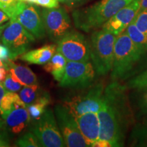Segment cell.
I'll use <instances>...</instances> for the list:
<instances>
[{"label":"cell","instance_id":"836d02e7","mask_svg":"<svg viewBox=\"0 0 147 147\" xmlns=\"http://www.w3.org/2000/svg\"><path fill=\"white\" fill-rule=\"evenodd\" d=\"M10 20V17L8 16L4 11L0 9V25H2L5 22L8 21Z\"/></svg>","mask_w":147,"mask_h":147},{"label":"cell","instance_id":"8992f818","mask_svg":"<svg viewBox=\"0 0 147 147\" xmlns=\"http://www.w3.org/2000/svg\"><path fill=\"white\" fill-rule=\"evenodd\" d=\"M29 129L38 138L41 146H66L54 113L50 108L46 109L40 119L33 120Z\"/></svg>","mask_w":147,"mask_h":147},{"label":"cell","instance_id":"d4e9b609","mask_svg":"<svg viewBox=\"0 0 147 147\" xmlns=\"http://www.w3.org/2000/svg\"><path fill=\"white\" fill-rule=\"evenodd\" d=\"M129 89H138L147 87V68L137 76L131 78L127 83Z\"/></svg>","mask_w":147,"mask_h":147},{"label":"cell","instance_id":"f546056e","mask_svg":"<svg viewBox=\"0 0 147 147\" xmlns=\"http://www.w3.org/2000/svg\"><path fill=\"white\" fill-rule=\"evenodd\" d=\"M59 0H38L36 4L45 8H54L59 7Z\"/></svg>","mask_w":147,"mask_h":147},{"label":"cell","instance_id":"d6986e66","mask_svg":"<svg viewBox=\"0 0 147 147\" xmlns=\"http://www.w3.org/2000/svg\"><path fill=\"white\" fill-rule=\"evenodd\" d=\"M67 61L61 53L58 51L53 55L51 60L46 63L44 69L51 73L57 81L59 82L63 76L64 70Z\"/></svg>","mask_w":147,"mask_h":147},{"label":"cell","instance_id":"9c48e42d","mask_svg":"<svg viewBox=\"0 0 147 147\" xmlns=\"http://www.w3.org/2000/svg\"><path fill=\"white\" fill-rule=\"evenodd\" d=\"M1 40L10 49L14 60L27 52L36 38L17 21L10 19L3 29Z\"/></svg>","mask_w":147,"mask_h":147},{"label":"cell","instance_id":"83f0119b","mask_svg":"<svg viewBox=\"0 0 147 147\" xmlns=\"http://www.w3.org/2000/svg\"><path fill=\"white\" fill-rule=\"evenodd\" d=\"M133 134L138 136L136 140L140 146H147V126L140 125Z\"/></svg>","mask_w":147,"mask_h":147},{"label":"cell","instance_id":"ffe728a7","mask_svg":"<svg viewBox=\"0 0 147 147\" xmlns=\"http://www.w3.org/2000/svg\"><path fill=\"white\" fill-rule=\"evenodd\" d=\"M125 32L141 52L147 56V36L139 30L134 21L127 27Z\"/></svg>","mask_w":147,"mask_h":147},{"label":"cell","instance_id":"60d3db41","mask_svg":"<svg viewBox=\"0 0 147 147\" xmlns=\"http://www.w3.org/2000/svg\"><path fill=\"white\" fill-rule=\"evenodd\" d=\"M0 67H5V65H4V61L2 59H0Z\"/></svg>","mask_w":147,"mask_h":147},{"label":"cell","instance_id":"5bb4252c","mask_svg":"<svg viewBox=\"0 0 147 147\" xmlns=\"http://www.w3.org/2000/svg\"><path fill=\"white\" fill-rule=\"evenodd\" d=\"M80 131L89 146L100 138V123L96 113H87L74 117Z\"/></svg>","mask_w":147,"mask_h":147},{"label":"cell","instance_id":"2e32d148","mask_svg":"<svg viewBox=\"0 0 147 147\" xmlns=\"http://www.w3.org/2000/svg\"><path fill=\"white\" fill-rule=\"evenodd\" d=\"M4 65L7 72L10 73L12 78L23 86H30L37 84L36 75L29 67L16 65L12 62V60L4 61Z\"/></svg>","mask_w":147,"mask_h":147},{"label":"cell","instance_id":"cb8c5ba5","mask_svg":"<svg viewBox=\"0 0 147 147\" xmlns=\"http://www.w3.org/2000/svg\"><path fill=\"white\" fill-rule=\"evenodd\" d=\"M16 146L23 147H38L41 146L38 138L32 131L27 132L20 137L16 142Z\"/></svg>","mask_w":147,"mask_h":147},{"label":"cell","instance_id":"9a60e30c","mask_svg":"<svg viewBox=\"0 0 147 147\" xmlns=\"http://www.w3.org/2000/svg\"><path fill=\"white\" fill-rule=\"evenodd\" d=\"M1 116L8 131L14 134L21 133L32 119L27 107L13 108Z\"/></svg>","mask_w":147,"mask_h":147},{"label":"cell","instance_id":"30bf717a","mask_svg":"<svg viewBox=\"0 0 147 147\" xmlns=\"http://www.w3.org/2000/svg\"><path fill=\"white\" fill-rule=\"evenodd\" d=\"M55 115L66 146H89L80 131L75 117L68 108L65 105L57 104L55 106Z\"/></svg>","mask_w":147,"mask_h":147},{"label":"cell","instance_id":"1f68e13d","mask_svg":"<svg viewBox=\"0 0 147 147\" xmlns=\"http://www.w3.org/2000/svg\"><path fill=\"white\" fill-rule=\"evenodd\" d=\"M8 136L5 132H0V146H8Z\"/></svg>","mask_w":147,"mask_h":147},{"label":"cell","instance_id":"e575fe53","mask_svg":"<svg viewBox=\"0 0 147 147\" xmlns=\"http://www.w3.org/2000/svg\"><path fill=\"white\" fill-rule=\"evenodd\" d=\"M16 1H18V0H0V9L2 10L5 7L16 2Z\"/></svg>","mask_w":147,"mask_h":147},{"label":"cell","instance_id":"e0dca14e","mask_svg":"<svg viewBox=\"0 0 147 147\" xmlns=\"http://www.w3.org/2000/svg\"><path fill=\"white\" fill-rule=\"evenodd\" d=\"M56 51L55 45H45L40 49L28 51L23 54L21 59L31 64L45 65L47 63Z\"/></svg>","mask_w":147,"mask_h":147},{"label":"cell","instance_id":"603a6c76","mask_svg":"<svg viewBox=\"0 0 147 147\" xmlns=\"http://www.w3.org/2000/svg\"><path fill=\"white\" fill-rule=\"evenodd\" d=\"M40 94L41 93H40L39 87L36 84L30 86H25V87L20 91L19 96L27 107L33 104L38 98Z\"/></svg>","mask_w":147,"mask_h":147},{"label":"cell","instance_id":"44dd1931","mask_svg":"<svg viewBox=\"0 0 147 147\" xmlns=\"http://www.w3.org/2000/svg\"><path fill=\"white\" fill-rule=\"evenodd\" d=\"M51 102L50 96L47 93H41L33 104L27 106L29 115L32 120L40 119L45 113L46 107Z\"/></svg>","mask_w":147,"mask_h":147},{"label":"cell","instance_id":"ab89813d","mask_svg":"<svg viewBox=\"0 0 147 147\" xmlns=\"http://www.w3.org/2000/svg\"><path fill=\"white\" fill-rule=\"evenodd\" d=\"M5 25H6V24L5 25H0V37L1 36V34H2L3 32V29H4V27H5Z\"/></svg>","mask_w":147,"mask_h":147},{"label":"cell","instance_id":"4fadbf2b","mask_svg":"<svg viewBox=\"0 0 147 147\" xmlns=\"http://www.w3.org/2000/svg\"><path fill=\"white\" fill-rule=\"evenodd\" d=\"M140 10V0H133L103 25L102 29L119 36L125 31Z\"/></svg>","mask_w":147,"mask_h":147},{"label":"cell","instance_id":"d590c367","mask_svg":"<svg viewBox=\"0 0 147 147\" xmlns=\"http://www.w3.org/2000/svg\"><path fill=\"white\" fill-rule=\"evenodd\" d=\"M7 90L5 89L4 86L3 85L2 83H1L0 82V108H1V102L2 100L3 97H4L5 93H6Z\"/></svg>","mask_w":147,"mask_h":147},{"label":"cell","instance_id":"ba28073f","mask_svg":"<svg viewBox=\"0 0 147 147\" xmlns=\"http://www.w3.org/2000/svg\"><path fill=\"white\" fill-rule=\"evenodd\" d=\"M95 70L92 62L67 61L63 76L59 82L62 87L84 89L92 85L95 77Z\"/></svg>","mask_w":147,"mask_h":147},{"label":"cell","instance_id":"7c38bea8","mask_svg":"<svg viewBox=\"0 0 147 147\" xmlns=\"http://www.w3.org/2000/svg\"><path fill=\"white\" fill-rule=\"evenodd\" d=\"M42 14L46 32L52 41L58 42L69 32L71 20L63 8H45Z\"/></svg>","mask_w":147,"mask_h":147},{"label":"cell","instance_id":"52a82bcc","mask_svg":"<svg viewBox=\"0 0 147 147\" xmlns=\"http://www.w3.org/2000/svg\"><path fill=\"white\" fill-rule=\"evenodd\" d=\"M104 92V84L102 82L92 84L87 91L74 95L64 101V105L74 117L87 113H97L102 106Z\"/></svg>","mask_w":147,"mask_h":147},{"label":"cell","instance_id":"74e56055","mask_svg":"<svg viewBox=\"0 0 147 147\" xmlns=\"http://www.w3.org/2000/svg\"><path fill=\"white\" fill-rule=\"evenodd\" d=\"M147 9V0H140V10H144Z\"/></svg>","mask_w":147,"mask_h":147},{"label":"cell","instance_id":"7a4b0ae2","mask_svg":"<svg viewBox=\"0 0 147 147\" xmlns=\"http://www.w3.org/2000/svg\"><path fill=\"white\" fill-rule=\"evenodd\" d=\"M147 56L134 43L125 32L117 36L111 70L113 81H121L133 76L139 70Z\"/></svg>","mask_w":147,"mask_h":147},{"label":"cell","instance_id":"277c9868","mask_svg":"<svg viewBox=\"0 0 147 147\" xmlns=\"http://www.w3.org/2000/svg\"><path fill=\"white\" fill-rule=\"evenodd\" d=\"M116 39L117 36L104 29L91 35L90 57L95 72L100 76H105L112 70Z\"/></svg>","mask_w":147,"mask_h":147},{"label":"cell","instance_id":"484cf974","mask_svg":"<svg viewBox=\"0 0 147 147\" xmlns=\"http://www.w3.org/2000/svg\"><path fill=\"white\" fill-rule=\"evenodd\" d=\"M134 21L139 30L147 36V9L140 10Z\"/></svg>","mask_w":147,"mask_h":147},{"label":"cell","instance_id":"f35d334b","mask_svg":"<svg viewBox=\"0 0 147 147\" xmlns=\"http://www.w3.org/2000/svg\"><path fill=\"white\" fill-rule=\"evenodd\" d=\"M19 1H23V2L27 3H30V4H32V3H35V4H36L38 0H19Z\"/></svg>","mask_w":147,"mask_h":147},{"label":"cell","instance_id":"7402d4cb","mask_svg":"<svg viewBox=\"0 0 147 147\" xmlns=\"http://www.w3.org/2000/svg\"><path fill=\"white\" fill-rule=\"evenodd\" d=\"M27 107L19 95L14 92L7 91L1 102L0 115H2L13 108Z\"/></svg>","mask_w":147,"mask_h":147},{"label":"cell","instance_id":"8fae6325","mask_svg":"<svg viewBox=\"0 0 147 147\" xmlns=\"http://www.w3.org/2000/svg\"><path fill=\"white\" fill-rule=\"evenodd\" d=\"M57 51L67 61L87 62L91 59L90 43L84 35L75 31H69L59 40Z\"/></svg>","mask_w":147,"mask_h":147},{"label":"cell","instance_id":"f1b7e54d","mask_svg":"<svg viewBox=\"0 0 147 147\" xmlns=\"http://www.w3.org/2000/svg\"><path fill=\"white\" fill-rule=\"evenodd\" d=\"M0 59H2L3 61L14 60L10 49L4 45H0Z\"/></svg>","mask_w":147,"mask_h":147},{"label":"cell","instance_id":"4316f807","mask_svg":"<svg viewBox=\"0 0 147 147\" xmlns=\"http://www.w3.org/2000/svg\"><path fill=\"white\" fill-rule=\"evenodd\" d=\"M3 85L4 86L5 89L8 91L16 92L19 91L21 89L22 84L19 82L16 81L14 79L12 78L10 73H8L5 77V80H3Z\"/></svg>","mask_w":147,"mask_h":147},{"label":"cell","instance_id":"b9f144b4","mask_svg":"<svg viewBox=\"0 0 147 147\" xmlns=\"http://www.w3.org/2000/svg\"><path fill=\"white\" fill-rule=\"evenodd\" d=\"M3 127V121H1V119H0V128H1Z\"/></svg>","mask_w":147,"mask_h":147},{"label":"cell","instance_id":"8d00e7d4","mask_svg":"<svg viewBox=\"0 0 147 147\" xmlns=\"http://www.w3.org/2000/svg\"><path fill=\"white\" fill-rule=\"evenodd\" d=\"M7 75V70L4 67H0V82L5 80Z\"/></svg>","mask_w":147,"mask_h":147},{"label":"cell","instance_id":"5b68a950","mask_svg":"<svg viewBox=\"0 0 147 147\" xmlns=\"http://www.w3.org/2000/svg\"><path fill=\"white\" fill-rule=\"evenodd\" d=\"M2 10L8 14L10 19H14L21 23L36 39H42L46 36V29L40 12L30 3L18 0Z\"/></svg>","mask_w":147,"mask_h":147},{"label":"cell","instance_id":"d6a6232c","mask_svg":"<svg viewBox=\"0 0 147 147\" xmlns=\"http://www.w3.org/2000/svg\"><path fill=\"white\" fill-rule=\"evenodd\" d=\"M91 146H96V147H111V144L107 141L104 140H100L99 139L98 140H97L96 142H95L93 144L91 145Z\"/></svg>","mask_w":147,"mask_h":147},{"label":"cell","instance_id":"3957f363","mask_svg":"<svg viewBox=\"0 0 147 147\" xmlns=\"http://www.w3.org/2000/svg\"><path fill=\"white\" fill-rule=\"evenodd\" d=\"M133 0H100L91 6L73 12L77 28L86 32L102 27L104 23Z\"/></svg>","mask_w":147,"mask_h":147},{"label":"cell","instance_id":"ac0fdd59","mask_svg":"<svg viewBox=\"0 0 147 147\" xmlns=\"http://www.w3.org/2000/svg\"><path fill=\"white\" fill-rule=\"evenodd\" d=\"M134 90L132 95L134 117L147 126V87Z\"/></svg>","mask_w":147,"mask_h":147},{"label":"cell","instance_id":"4dcf8cb0","mask_svg":"<svg viewBox=\"0 0 147 147\" xmlns=\"http://www.w3.org/2000/svg\"><path fill=\"white\" fill-rule=\"evenodd\" d=\"M88 1L89 0H59V2L63 3L67 6L71 7V8L81 5Z\"/></svg>","mask_w":147,"mask_h":147},{"label":"cell","instance_id":"6da1fadb","mask_svg":"<svg viewBox=\"0 0 147 147\" xmlns=\"http://www.w3.org/2000/svg\"><path fill=\"white\" fill-rule=\"evenodd\" d=\"M126 87L113 81L104 89L102 104L97 113L100 123V140L112 146H123L127 130L134 123V112L130 108Z\"/></svg>","mask_w":147,"mask_h":147}]
</instances>
